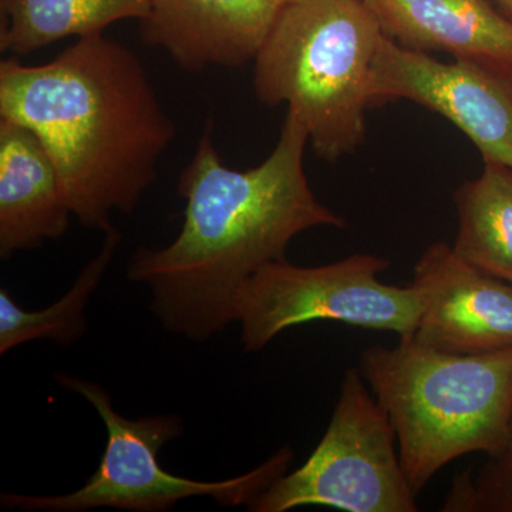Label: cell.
I'll use <instances>...</instances> for the list:
<instances>
[{"instance_id": "cell-1", "label": "cell", "mask_w": 512, "mask_h": 512, "mask_svg": "<svg viewBox=\"0 0 512 512\" xmlns=\"http://www.w3.org/2000/svg\"><path fill=\"white\" fill-rule=\"evenodd\" d=\"M308 133L291 113L272 153L258 167L231 170L208 120L194 156L178 178L184 224L168 247L138 248L130 281L146 285L161 325L204 342L234 323L241 286L259 269L286 258L292 239L312 228H346L323 205L305 173Z\"/></svg>"}, {"instance_id": "cell-2", "label": "cell", "mask_w": 512, "mask_h": 512, "mask_svg": "<svg viewBox=\"0 0 512 512\" xmlns=\"http://www.w3.org/2000/svg\"><path fill=\"white\" fill-rule=\"evenodd\" d=\"M0 119L30 128L52 157L83 227L106 232L156 181L175 137L140 57L103 35L52 62L0 63Z\"/></svg>"}, {"instance_id": "cell-3", "label": "cell", "mask_w": 512, "mask_h": 512, "mask_svg": "<svg viewBox=\"0 0 512 512\" xmlns=\"http://www.w3.org/2000/svg\"><path fill=\"white\" fill-rule=\"evenodd\" d=\"M357 369L389 414L416 495L451 461L511 440L512 348L454 355L399 340L363 350Z\"/></svg>"}, {"instance_id": "cell-4", "label": "cell", "mask_w": 512, "mask_h": 512, "mask_svg": "<svg viewBox=\"0 0 512 512\" xmlns=\"http://www.w3.org/2000/svg\"><path fill=\"white\" fill-rule=\"evenodd\" d=\"M383 36L366 0L286 3L254 59L256 97L269 107L286 104L313 153L335 163L365 141Z\"/></svg>"}, {"instance_id": "cell-5", "label": "cell", "mask_w": 512, "mask_h": 512, "mask_svg": "<svg viewBox=\"0 0 512 512\" xmlns=\"http://www.w3.org/2000/svg\"><path fill=\"white\" fill-rule=\"evenodd\" d=\"M64 389L84 397L107 431L103 457L92 477L73 493L63 495L2 494L6 510L83 512L116 508L130 512H165L191 497L214 498L222 507H251L288 471L293 457L284 447L249 473L222 481H197L175 476L158 461L161 447L184 434L177 414L127 419L116 412L110 393L100 384L56 373Z\"/></svg>"}, {"instance_id": "cell-6", "label": "cell", "mask_w": 512, "mask_h": 512, "mask_svg": "<svg viewBox=\"0 0 512 512\" xmlns=\"http://www.w3.org/2000/svg\"><path fill=\"white\" fill-rule=\"evenodd\" d=\"M417 495L400 461L389 414L357 367L340 384L322 440L303 466L279 477L251 507L285 512L329 507L346 512H416Z\"/></svg>"}, {"instance_id": "cell-7", "label": "cell", "mask_w": 512, "mask_h": 512, "mask_svg": "<svg viewBox=\"0 0 512 512\" xmlns=\"http://www.w3.org/2000/svg\"><path fill=\"white\" fill-rule=\"evenodd\" d=\"M390 262L355 254L333 264L299 266L279 259L259 269L241 286L234 323L247 352H259L284 330L316 320L393 332L410 340L421 311L412 285L383 284Z\"/></svg>"}, {"instance_id": "cell-8", "label": "cell", "mask_w": 512, "mask_h": 512, "mask_svg": "<svg viewBox=\"0 0 512 512\" xmlns=\"http://www.w3.org/2000/svg\"><path fill=\"white\" fill-rule=\"evenodd\" d=\"M373 106L407 100L463 131L483 160L512 168V79L478 64L444 63L384 35L372 74Z\"/></svg>"}, {"instance_id": "cell-9", "label": "cell", "mask_w": 512, "mask_h": 512, "mask_svg": "<svg viewBox=\"0 0 512 512\" xmlns=\"http://www.w3.org/2000/svg\"><path fill=\"white\" fill-rule=\"evenodd\" d=\"M421 311L413 340L423 348L481 355L512 348V286L437 241L417 259L412 284Z\"/></svg>"}, {"instance_id": "cell-10", "label": "cell", "mask_w": 512, "mask_h": 512, "mask_svg": "<svg viewBox=\"0 0 512 512\" xmlns=\"http://www.w3.org/2000/svg\"><path fill=\"white\" fill-rule=\"evenodd\" d=\"M286 0H151L141 37L178 66L239 67L258 55Z\"/></svg>"}, {"instance_id": "cell-11", "label": "cell", "mask_w": 512, "mask_h": 512, "mask_svg": "<svg viewBox=\"0 0 512 512\" xmlns=\"http://www.w3.org/2000/svg\"><path fill=\"white\" fill-rule=\"evenodd\" d=\"M383 33L407 49L443 52L512 79V20L488 0H366Z\"/></svg>"}, {"instance_id": "cell-12", "label": "cell", "mask_w": 512, "mask_h": 512, "mask_svg": "<svg viewBox=\"0 0 512 512\" xmlns=\"http://www.w3.org/2000/svg\"><path fill=\"white\" fill-rule=\"evenodd\" d=\"M73 215L52 157L30 128L0 119V258L32 251L69 229Z\"/></svg>"}, {"instance_id": "cell-13", "label": "cell", "mask_w": 512, "mask_h": 512, "mask_svg": "<svg viewBox=\"0 0 512 512\" xmlns=\"http://www.w3.org/2000/svg\"><path fill=\"white\" fill-rule=\"evenodd\" d=\"M151 0H0V49L26 56L67 39L103 35L120 20H143Z\"/></svg>"}, {"instance_id": "cell-14", "label": "cell", "mask_w": 512, "mask_h": 512, "mask_svg": "<svg viewBox=\"0 0 512 512\" xmlns=\"http://www.w3.org/2000/svg\"><path fill=\"white\" fill-rule=\"evenodd\" d=\"M458 229L454 251L512 286V168L484 160L481 174L453 195Z\"/></svg>"}, {"instance_id": "cell-15", "label": "cell", "mask_w": 512, "mask_h": 512, "mask_svg": "<svg viewBox=\"0 0 512 512\" xmlns=\"http://www.w3.org/2000/svg\"><path fill=\"white\" fill-rule=\"evenodd\" d=\"M120 241L116 227L104 232L99 254L84 266L66 295L45 309L26 311L8 289H0V355L32 340L69 346L82 339L87 330V305L103 281Z\"/></svg>"}, {"instance_id": "cell-16", "label": "cell", "mask_w": 512, "mask_h": 512, "mask_svg": "<svg viewBox=\"0 0 512 512\" xmlns=\"http://www.w3.org/2000/svg\"><path fill=\"white\" fill-rule=\"evenodd\" d=\"M443 512H512V437L476 474L454 477Z\"/></svg>"}, {"instance_id": "cell-17", "label": "cell", "mask_w": 512, "mask_h": 512, "mask_svg": "<svg viewBox=\"0 0 512 512\" xmlns=\"http://www.w3.org/2000/svg\"><path fill=\"white\" fill-rule=\"evenodd\" d=\"M498 5L504 10V15L512 20V0H497Z\"/></svg>"}, {"instance_id": "cell-18", "label": "cell", "mask_w": 512, "mask_h": 512, "mask_svg": "<svg viewBox=\"0 0 512 512\" xmlns=\"http://www.w3.org/2000/svg\"><path fill=\"white\" fill-rule=\"evenodd\" d=\"M302 2V0H286V3Z\"/></svg>"}]
</instances>
